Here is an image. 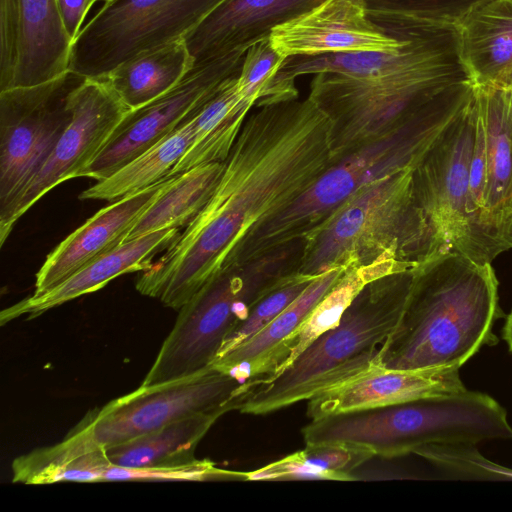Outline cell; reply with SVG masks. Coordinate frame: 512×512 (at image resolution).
<instances>
[{"instance_id": "6da1fadb", "label": "cell", "mask_w": 512, "mask_h": 512, "mask_svg": "<svg viewBox=\"0 0 512 512\" xmlns=\"http://www.w3.org/2000/svg\"><path fill=\"white\" fill-rule=\"evenodd\" d=\"M334 164L332 121L309 97L257 107L224 161L204 207L136 281V289L179 310L226 270L258 228Z\"/></svg>"}, {"instance_id": "7a4b0ae2", "label": "cell", "mask_w": 512, "mask_h": 512, "mask_svg": "<svg viewBox=\"0 0 512 512\" xmlns=\"http://www.w3.org/2000/svg\"><path fill=\"white\" fill-rule=\"evenodd\" d=\"M504 314L491 263L457 252L439 254L414 269L402 315L384 342L378 365L394 370L460 368L484 345Z\"/></svg>"}, {"instance_id": "3957f363", "label": "cell", "mask_w": 512, "mask_h": 512, "mask_svg": "<svg viewBox=\"0 0 512 512\" xmlns=\"http://www.w3.org/2000/svg\"><path fill=\"white\" fill-rule=\"evenodd\" d=\"M474 86L461 56L457 26L436 23L414 57L395 72L370 81L319 73L308 97L332 121L335 164L428 107Z\"/></svg>"}, {"instance_id": "277c9868", "label": "cell", "mask_w": 512, "mask_h": 512, "mask_svg": "<svg viewBox=\"0 0 512 512\" xmlns=\"http://www.w3.org/2000/svg\"><path fill=\"white\" fill-rule=\"evenodd\" d=\"M474 93L475 87L445 98L345 155L289 207L252 233L231 266L302 243L361 188L398 171L415 169Z\"/></svg>"}, {"instance_id": "5b68a950", "label": "cell", "mask_w": 512, "mask_h": 512, "mask_svg": "<svg viewBox=\"0 0 512 512\" xmlns=\"http://www.w3.org/2000/svg\"><path fill=\"white\" fill-rule=\"evenodd\" d=\"M413 170L376 180L351 196L302 242L295 271L317 277L384 264L405 272L445 253L416 201Z\"/></svg>"}, {"instance_id": "8992f818", "label": "cell", "mask_w": 512, "mask_h": 512, "mask_svg": "<svg viewBox=\"0 0 512 512\" xmlns=\"http://www.w3.org/2000/svg\"><path fill=\"white\" fill-rule=\"evenodd\" d=\"M413 272L366 285L337 325L318 336L280 373L252 387L238 410L252 415L278 411L379 366L380 350L402 315Z\"/></svg>"}, {"instance_id": "52a82bcc", "label": "cell", "mask_w": 512, "mask_h": 512, "mask_svg": "<svg viewBox=\"0 0 512 512\" xmlns=\"http://www.w3.org/2000/svg\"><path fill=\"white\" fill-rule=\"evenodd\" d=\"M306 445L345 443L393 458L436 443L512 439L506 410L491 396L465 390L311 420Z\"/></svg>"}, {"instance_id": "ba28073f", "label": "cell", "mask_w": 512, "mask_h": 512, "mask_svg": "<svg viewBox=\"0 0 512 512\" xmlns=\"http://www.w3.org/2000/svg\"><path fill=\"white\" fill-rule=\"evenodd\" d=\"M302 244L225 270L179 309L141 385L191 376L212 366L226 337L252 307L296 269Z\"/></svg>"}, {"instance_id": "9c48e42d", "label": "cell", "mask_w": 512, "mask_h": 512, "mask_svg": "<svg viewBox=\"0 0 512 512\" xmlns=\"http://www.w3.org/2000/svg\"><path fill=\"white\" fill-rule=\"evenodd\" d=\"M245 381L209 367L191 376L135 391L89 411L62 440L73 455L130 441L198 413L239 408Z\"/></svg>"}, {"instance_id": "30bf717a", "label": "cell", "mask_w": 512, "mask_h": 512, "mask_svg": "<svg viewBox=\"0 0 512 512\" xmlns=\"http://www.w3.org/2000/svg\"><path fill=\"white\" fill-rule=\"evenodd\" d=\"M475 127L474 93L413 170V187L444 252L491 263L500 253L476 221L469 191Z\"/></svg>"}, {"instance_id": "8fae6325", "label": "cell", "mask_w": 512, "mask_h": 512, "mask_svg": "<svg viewBox=\"0 0 512 512\" xmlns=\"http://www.w3.org/2000/svg\"><path fill=\"white\" fill-rule=\"evenodd\" d=\"M223 0H108L72 43L68 70L103 79L122 63L183 39Z\"/></svg>"}, {"instance_id": "7c38bea8", "label": "cell", "mask_w": 512, "mask_h": 512, "mask_svg": "<svg viewBox=\"0 0 512 512\" xmlns=\"http://www.w3.org/2000/svg\"><path fill=\"white\" fill-rule=\"evenodd\" d=\"M86 80L67 70L43 83L0 91V221L69 126L73 95Z\"/></svg>"}, {"instance_id": "4fadbf2b", "label": "cell", "mask_w": 512, "mask_h": 512, "mask_svg": "<svg viewBox=\"0 0 512 512\" xmlns=\"http://www.w3.org/2000/svg\"><path fill=\"white\" fill-rule=\"evenodd\" d=\"M244 50L193 67L172 89L130 110L81 177L101 181L192 119L226 80L237 75Z\"/></svg>"}, {"instance_id": "5bb4252c", "label": "cell", "mask_w": 512, "mask_h": 512, "mask_svg": "<svg viewBox=\"0 0 512 512\" xmlns=\"http://www.w3.org/2000/svg\"><path fill=\"white\" fill-rule=\"evenodd\" d=\"M73 118L51 155L0 221V246L38 200L62 182L81 177L131 110L103 80L88 79L72 98Z\"/></svg>"}, {"instance_id": "9a60e30c", "label": "cell", "mask_w": 512, "mask_h": 512, "mask_svg": "<svg viewBox=\"0 0 512 512\" xmlns=\"http://www.w3.org/2000/svg\"><path fill=\"white\" fill-rule=\"evenodd\" d=\"M72 43L56 0H0V91L63 74Z\"/></svg>"}, {"instance_id": "2e32d148", "label": "cell", "mask_w": 512, "mask_h": 512, "mask_svg": "<svg viewBox=\"0 0 512 512\" xmlns=\"http://www.w3.org/2000/svg\"><path fill=\"white\" fill-rule=\"evenodd\" d=\"M174 176L111 202L69 234L46 256L36 273L32 295L49 291L90 262L123 244L133 226L165 191Z\"/></svg>"}, {"instance_id": "e0dca14e", "label": "cell", "mask_w": 512, "mask_h": 512, "mask_svg": "<svg viewBox=\"0 0 512 512\" xmlns=\"http://www.w3.org/2000/svg\"><path fill=\"white\" fill-rule=\"evenodd\" d=\"M324 0H223L183 40L193 67L246 51Z\"/></svg>"}, {"instance_id": "ac0fdd59", "label": "cell", "mask_w": 512, "mask_h": 512, "mask_svg": "<svg viewBox=\"0 0 512 512\" xmlns=\"http://www.w3.org/2000/svg\"><path fill=\"white\" fill-rule=\"evenodd\" d=\"M465 390L459 368L394 370L375 366L364 374L309 399L307 416L314 420L419 398L452 395Z\"/></svg>"}, {"instance_id": "d6986e66", "label": "cell", "mask_w": 512, "mask_h": 512, "mask_svg": "<svg viewBox=\"0 0 512 512\" xmlns=\"http://www.w3.org/2000/svg\"><path fill=\"white\" fill-rule=\"evenodd\" d=\"M485 128L486 178L483 228L502 253L512 248V95L475 85Z\"/></svg>"}, {"instance_id": "ffe728a7", "label": "cell", "mask_w": 512, "mask_h": 512, "mask_svg": "<svg viewBox=\"0 0 512 512\" xmlns=\"http://www.w3.org/2000/svg\"><path fill=\"white\" fill-rule=\"evenodd\" d=\"M180 228H166L128 240L90 262L69 278L41 295H31L4 309L1 324L21 316L32 319L79 296L103 288L112 279L149 268L153 256L164 250Z\"/></svg>"}, {"instance_id": "44dd1931", "label": "cell", "mask_w": 512, "mask_h": 512, "mask_svg": "<svg viewBox=\"0 0 512 512\" xmlns=\"http://www.w3.org/2000/svg\"><path fill=\"white\" fill-rule=\"evenodd\" d=\"M456 26L474 84L512 91V0H489Z\"/></svg>"}, {"instance_id": "7402d4cb", "label": "cell", "mask_w": 512, "mask_h": 512, "mask_svg": "<svg viewBox=\"0 0 512 512\" xmlns=\"http://www.w3.org/2000/svg\"><path fill=\"white\" fill-rule=\"evenodd\" d=\"M345 270L332 269L316 277L265 328L229 353L216 359L212 367L244 380L249 387L255 386L269 358L303 325L315 306Z\"/></svg>"}, {"instance_id": "603a6c76", "label": "cell", "mask_w": 512, "mask_h": 512, "mask_svg": "<svg viewBox=\"0 0 512 512\" xmlns=\"http://www.w3.org/2000/svg\"><path fill=\"white\" fill-rule=\"evenodd\" d=\"M239 74L226 80L195 115L191 144L171 176L198 165L226 160L251 108L256 107V101L239 90Z\"/></svg>"}, {"instance_id": "cb8c5ba5", "label": "cell", "mask_w": 512, "mask_h": 512, "mask_svg": "<svg viewBox=\"0 0 512 512\" xmlns=\"http://www.w3.org/2000/svg\"><path fill=\"white\" fill-rule=\"evenodd\" d=\"M225 413H198L160 429L105 449L111 464L126 468H163L188 465L213 424Z\"/></svg>"}, {"instance_id": "d4e9b609", "label": "cell", "mask_w": 512, "mask_h": 512, "mask_svg": "<svg viewBox=\"0 0 512 512\" xmlns=\"http://www.w3.org/2000/svg\"><path fill=\"white\" fill-rule=\"evenodd\" d=\"M396 273L400 272L384 264L347 268L303 325L269 358L258 380L280 373L318 336L337 325L344 311L366 285Z\"/></svg>"}, {"instance_id": "484cf974", "label": "cell", "mask_w": 512, "mask_h": 512, "mask_svg": "<svg viewBox=\"0 0 512 512\" xmlns=\"http://www.w3.org/2000/svg\"><path fill=\"white\" fill-rule=\"evenodd\" d=\"M192 68L186 44L179 39L122 63L100 80L133 110L168 92Z\"/></svg>"}, {"instance_id": "4316f807", "label": "cell", "mask_w": 512, "mask_h": 512, "mask_svg": "<svg viewBox=\"0 0 512 512\" xmlns=\"http://www.w3.org/2000/svg\"><path fill=\"white\" fill-rule=\"evenodd\" d=\"M194 117L108 178L81 192L79 199L114 202L171 177L191 144Z\"/></svg>"}, {"instance_id": "83f0119b", "label": "cell", "mask_w": 512, "mask_h": 512, "mask_svg": "<svg viewBox=\"0 0 512 512\" xmlns=\"http://www.w3.org/2000/svg\"><path fill=\"white\" fill-rule=\"evenodd\" d=\"M223 168L224 162H212L176 174L133 226L126 241L154 231L187 225L209 200Z\"/></svg>"}, {"instance_id": "f1b7e54d", "label": "cell", "mask_w": 512, "mask_h": 512, "mask_svg": "<svg viewBox=\"0 0 512 512\" xmlns=\"http://www.w3.org/2000/svg\"><path fill=\"white\" fill-rule=\"evenodd\" d=\"M375 455L345 443L306 445L303 450L270 463L258 470L243 473L245 480L316 478L353 480L352 472Z\"/></svg>"}, {"instance_id": "f546056e", "label": "cell", "mask_w": 512, "mask_h": 512, "mask_svg": "<svg viewBox=\"0 0 512 512\" xmlns=\"http://www.w3.org/2000/svg\"><path fill=\"white\" fill-rule=\"evenodd\" d=\"M315 278L316 277L298 273L295 270L287 274L275 288L269 291L252 307L245 320L236 326L226 337L216 359L229 353L265 328L284 311Z\"/></svg>"}, {"instance_id": "4dcf8cb0", "label": "cell", "mask_w": 512, "mask_h": 512, "mask_svg": "<svg viewBox=\"0 0 512 512\" xmlns=\"http://www.w3.org/2000/svg\"><path fill=\"white\" fill-rule=\"evenodd\" d=\"M470 443H436L417 449L433 465L459 477L472 479H512V469L485 458Z\"/></svg>"}, {"instance_id": "1f68e13d", "label": "cell", "mask_w": 512, "mask_h": 512, "mask_svg": "<svg viewBox=\"0 0 512 512\" xmlns=\"http://www.w3.org/2000/svg\"><path fill=\"white\" fill-rule=\"evenodd\" d=\"M242 479V472L217 468L209 460H196L188 465L163 468H126L111 464L103 477L107 481H209Z\"/></svg>"}, {"instance_id": "d6a6232c", "label": "cell", "mask_w": 512, "mask_h": 512, "mask_svg": "<svg viewBox=\"0 0 512 512\" xmlns=\"http://www.w3.org/2000/svg\"><path fill=\"white\" fill-rule=\"evenodd\" d=\"M367 10L410 16L457 25L471 11L489 0H364Z\"/></svg>"}, {"instance_id": "836d02e7", "label": "cell", "mask_w": 512, "mask_h": 512, "mask_svg": "<svg viewBox=\"0 0 512 512\" xmlns=\"http://www.w3.org/2000/svg\"><path fill=\"white\" fill-rule=\"evenodd\" d=\"M286 58L274 48L270 37L246 50L238 87L244 95L256 101V107L263 101L272 79Z\"/></svg>"}, {"instance_id": "e575fe53", "label": "cell", "mask_w": 512, "mask_h": 512, "mask_svg": "<svg viewBox=\"0 0 512 512\" xmlns=\"http://www.w3.org/2000/svg\"><path fill=\"white\" fill-rule=\"evenodd\" d=\"M96 1L98 0H56L64 29L72 42L78 36L88 11Z\"/></svg>"}, {"instance_id": "d590c367", "label": "cell", "mask_w": 512, "mask_h": 512, "mask_svg": "<svg viewBox=\"0 0 512 512\" xmlns=\"http://www.w3.org/2000/svg\"><path fill=\"white\" fill-rule=\"evenodd\" d=\"M503 339L506 341L510 352L512 353V310L506 316V321L502 331Z\"/></svg>"}, {"instance_id": "8d00e7d4", "label": "cell", "mask_w": 512, "mask_h": 512, "mask_svg": "<svg viewBox=\"0 0 512 512\" xmlns=\"http://www.w3.org/2000/svg\"><path fill=\"white\" fill-rule=\"evenodd\" d=\"M103 1H105V2H106V1H108V0H103Z\"/></svg>"}, {"instance_id": "74e56055", "label": "cell", "mask_w": 512, "mask_h": 512, "mask_svg": "<svg viewBox=\"0 0 512 512\" xmlns=\"http://www.w3.org/2000/svg\"><path fill=\"white\" fill-rule=\"evenodd\" d=\"M511 95H512V91H511Z\"/></svg>"}]
</instances>
